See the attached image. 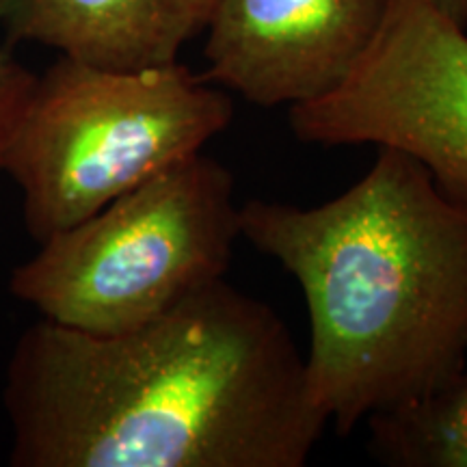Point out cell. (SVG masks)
Instances as JSON below:
<instances>
[{
  "label": "cell",
  "mask_w": 467,
  "mask_h": 467,
  "mask_svg": "<svg viewBox=\"0 0 467 467\" xmlns=\"http://www.w3.org/2000/svg\"><path fill=\"white\" fill-rule=\"evenodd\" d=\"M3 400L14 467H303L327 429L288 327L225 279L124 334L37 320Z\"/></svg>",
  "instance_id": "cell-1"
},
{
  "label": "cell",
  "mask_w": 467,
  "mask_h": 467,
  "mask_svg": "<svg viewBox=\"0 0 467 467\" xmlns=\"http://www.w3.org/2000/svg\"><path fill=\"white\" fill-rule=\"evenodd\" d=\"M241 236L301 285L314 405L340 435L448 389L467 366V202L381 148L314 208L251 200Z\"/></svg>",
  "instance_id": "cell-2"
},
{
  "label": "cell",
  "mask_w": 467,
  "mask_h": 467,
  "mask_svg": "<svg viewBox=\"0 0 467 467\" xmlns=\"http://www.w3.org/2000/svg\"><path fill=\"white\" fill-rule=\"evenodd\" d=\"M232 117V98L182 63L107 69L61 55L35 78L3 173L39 244L202 151Z\"/></svg>",
  "instance_id": "cell-3"
},
{
  "label": "cell",
  "mask_w": 467,
  "mask_h": 467,
  "mask_svg": "<svg viewBox=\"0 0 467 467\" xmlns=\"http://www.w3.org/2000/svg\"><path fill=\"white\" fill-rule=\"evenodd\" d=\"M238 210L230 169L197 151L39 243L9 290L50 323L124 334L225 279Z\"/></svg>",
  "instance_id": "cell-4"
},
{
  "label": "cell",
  "mask_w": 467,
  "mask_h": 467,
  "mask_svg": "<svg viewBox=\"0 0 467 467\" xmlns=\"http://www.w3.org/2000/svg\"><path fill=\"white\" fill-rule=\"evenodd\" d=\"M288 109L299 141L396 150L467 202V28L433 0H389L342 83Z\"/></svg>",
  "instance_id": "cell-5"
},
{
  "label": "cell",
  "mask_w": 467,
  "mask_h": 467,
  "mask_svg": "<svg viewBox=\"0 0 467 467\" xmlns=\"http://www.w3.org/2000/svg\"><path fill=\"white\" fill-rule=\"evenodd\" d=\"M389 0H217L203 78L258 107L331 91L381 26Z\"/></svg>",
  "instance_id": "cell-6"
},
{
  "label": "cell",
  "mask_w": 467,
  "mask_h": 467,
  "mask_svg": "<svg viewBox=\"0 0 467 467\" xmlns=\"http://www.w3.org/2000/svg\"><path fill=\"white\" fill-rule=\"evenodd\" d=\"M217 0H3L9 44L48 46L107 69L178 63L206 31Z\"/></svg>",
  "instance_id": "cell-7"
},
{
  "label": "cell",
  "mask_w": 467,
  "mask_h": 467,
  "mask_svg": "<svg viewBox=\"0 0 467 467\" xmlns=\"http://www.w3.org/2000/svg\"><path fill=\"white\" fill-rule=\"evenodd\" d=\"M368 451L394 467H467V372L416 407L368 420Z\"/></svg>",
  "instance_id": "cell-8"
},
{
  "label": "cell",
  "mask_w": 467,
  "mask_h": 467,
  "mask_svg": "<svg viewBox=\"0 0 467 467\" xmlns=\"http://www.w3.org/2000/svg\"><path fill=\"white\" fill-rule=\"evenodd\" d=\"M35 78L37 76L22 66L11 52V44L3 28V0H0V173H3V159L11 130L25 109Z\"/></svg>",
  "instance_id": "cell-9"
},
{
  "label": "cell",
  "mask_w": 467,
  "mask_h": 467,
  "mask_svg": "<svg viewBox=\"0 0 467 467\" xmlns=\"http://www.w3.org/2000/svg\"><path fill=\"white\" fill-rule=\"evenodd\" d=\"M433 3L459 26L467 28V0H433Z\"/></svg>",
  "instance_id": "cell-10"
}]
</instances>
